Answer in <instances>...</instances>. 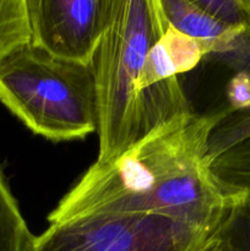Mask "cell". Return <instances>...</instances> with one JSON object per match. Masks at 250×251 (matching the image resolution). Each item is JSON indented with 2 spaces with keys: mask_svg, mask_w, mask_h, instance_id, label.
<instances>
[{
  "mask_svg": "<svg viewBox=\"0 0 250 251\" xmlns=\"http://www.w3.org/2000/svg\"><path fill=\"white\" fill-rule=\"evenodd\" d=\"M225 110L176 119L105 164L93 163L49 213V225L86 216H161L213 233L228 201L208 168L207 141Z\"/></svg>",
  "mask_w": 250,
  "mask_h": 251,
  "instance_id": "1",
  "label": "cell"
},
{
  "mask_svg": "<svg viewBox=\"0 0 250 251\" xmlns=\"http://www.w3.org/2000/svg\"><path fill=\"white\" fill-rule=\"evenodd\" d=\"M167 27L159 0H113L112 19L92 64L100 137L96 163L115 161L172 123L139 90L145 58Z\"/></svg>",
  "mask_w": 250,
  "mask_h": 251,
  "instance_id": "2",
  "label": "cell"
},
{
  "mask_svg": "<svg viewBox=\"0 0 250 251\" xmlns=\"http://www.w3.org/2000/svg\"><path fill=\"white\" fill-rule=\"evenodd\" d=\"M0 102L50 141L81 140L97 131L92 66L60 60L31 43L0 64Z\"/></svg>",
  "mask_w": 250,
  "mask_h": 251,
  "instance_id": "3",
  "label": "cell"
},
{
  "mask_svg": "<svg viewBox=\"0 0 250 251\" xmlns=\"http://www.w3.org/2000/svg\"><path fill=\"white\" fill-rule=\"evenodd\" d=\"M211 234L161 216H86L50 225L25 251H200Z\"/></svg>",
  "mask_w": 250,
  "mask_h": 251,
  "instance_id": "4",
  "label": "cell"
},
{
  "mask_svg": "<svg viewBox=\"0 0 250 251\" xmlns=\"http://www.w3.org/2000/svg\"><path fill=\"white\" fill-rule=\"evenodd\" d=\"M31 44L60 60L92 66L113 0H26Z\"/></svg>",
  "mask_w": 250,
  "mask_h": 251,
  "instance_id": "5",
  "label": "cell"
},
{
  "mask_svg": "<svg viewBox=\"0 0 250 251\" xmlns=\"http://www.w3.org/2000/svg\"><path fill=\"white\" fill-rule=\"evenodd\" d=\"M167 21L181 33L206 44L210 55L225 53L235 37L247 28H232L213 19L194 0H159ZM208 55V56H210Z\"/></svg>",
  "mask_w": 250,
  "mask_h": 251,
  "instance_id": "6",
  "label": "cell"
},
{
  "mask_svg": "<svg viewBox=\"0 0 250 251\" xmlns=\"http://www.w3.org/2000/svg\"><path fill=\"white\" fill-rule=\"evenodd\" d=\"M208 168L225 196L238 193L250 195V137L218 154Z\"/></svg>",
  "mask_w": 250,
  "mask_h": 251,
  "instance_id": "7",
  "label": "cell"
},
{
  "mask_svg": "<svg viewBox=\"0 0 250 251\" xmlns=\"http://www.w3.org/2000/svg\"><path fill=\"white\" fill-rule=\"evenodd\" d=\"M31 238L19 203L0 168V251H25Z\"/></svg>",
  "mask_w": 250,
  "mask_h": 251,
  "instance_id": "8",
  "label": "cell"
},
{
  "mask_svg": "<svg viewBox=\"0 0 250 251\" xmlns=\"http://www.w3.org/2000/svg\"><path fill=\"white\" fill-rule=\"evenodd\" d=\"M31 38L26 0H0V64Z\"/></svg>",
  "mask_w": 250,
  "mask_h": 251,
  "instance_id": "9",
  "label": "cell"
},
{
  "mask_svg": "<svg viewBox=\"0 0 250 251\" xmlns=\"http://www.w3.org/2000/svg\"><path fill=\"white\" fill-rule=\"evenodd\" d=\"M159 41L168 53L176 75L194 70L211 54L206 44L181 33L169 24Z\"/></svg>",
  "mask_w": 250,
  "mask_h": 251,
  "instance_id": "10",
  "label": "cell"
},
{
  "mask_svg": "<svg viewBox=\"0 0 250 251\" xmlns=\"http://www.w3.org/2000/svg\"><path fill=\"white\" fill-rule=\"evenodd\" d=\"M250 137V109L225 114L211 130L207 141V162L238 142Z\"/></svg>",
  "mask_w": 250,
  "mask_h": 251,
  "instance_id": "11",
  "label": "cell"
},
{
  "mask_svg": "<svg viewBox=\"0 0 250 251\" xmlns=\"http://www.w3.org/2000/svg\"><path fill=\"white\" fill-rule=\"evenodd\" d=\"M218 22L232 28L250 29V0H194Z\"/></svg>",
  "mask_w": 250,
  "mask_h": 251,
  "instance_id": "12",
  "label": "cell"
},
{
  "mask_svg": "<svg viewBox=\"0 0 250 251\" xmlns=\"http://www.w3.org/2000/svg\"><path fill=\"white\" fill-rule=\"evenodd\" d=\"M208 58L217 59L233 73L245 71L250 74V29H247L235 37L225 53L210 55Z\"/></svg>",
  "mask_w": 250,
  "mask_h": 251,
  "instance_id": "13",
  "label": "cell"
},
{
  "mask_svg": "<svg viewBox=\"0 0 250 251\" xmlns=\"http://www.w3.org/2000/svg\"><path fill=\"white\" fill-rule=\"evenodd\" d=\"M227 113L250 109V74L245 71L233 73L225 90Z\"/></svg>",
  "mask_w": 250,
  "mask_h": 251,
  "instance_id": "14",
  "label": "cell"
},
{
  "mask_svg": "<svg viewBox=\"0 0 250 251\" xmlns=\"http://www.w3.org/2000/svg\"><path fill=\"white\" fill-rule=\"evenodd\" d=\"M200 251H237V249L227 238L215 230Z\"/></svg>",
  "mask_w": 250,
  "mask_h": 251,
  "instance_id": "15",
  "label": "cell"
}]
</instances>
